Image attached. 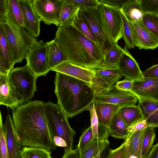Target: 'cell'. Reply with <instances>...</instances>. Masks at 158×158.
Listing matches in <instances>:
<instances>
[{"mask_svg":"<svg viewBox=\"0 0 158 158\" xmlns=\"http://www.w3.org/2000/svg\"><path fill=\"white\" fill-rule=\"evenodd\" d=\"M44 102L35 100L12 110V119L23 147L56 149L46 120Z\"/></svg>","mask_w":158,"mask_h":158,"instance_id":"6da1fadb","label":"cell"},{"mask_svg":"<svg viewBox=\"0 0 158 158\" xmlns=\"http://www.w3.org/2000/svg\"><path fill=\"white\" fill-rule=\"evenodd\" d=\"M54 40L69 61L91 70L101 67L106 51L82 34L73 24L59 26Z\"/></svg>","mask_w":158,"mask_h":158,"instance_id":"7a4b0ae2","label":"cell"},{"mask_svg":"<svg viewBox=\"0 0 158 158\" xmlns=\"http://www.w3.org/2000/svg\"><path fill=\"white\" fill-rule=\"evenodd\" d=\"M54 83L57 103L68 118L87 110L94 102L95 94L85 81L56 72Z\"/></svg>","mask_w":158,"mask_h":158,"instance_id":"3957f363","label":"cell"},{"mask_svg":"<svg viewBox=\"0 0 158 158\" xmlns=\"http://www.w3.org/2000/svg\"><path fill=\"white\" fill-rule=\"evenodd\" d=\"M44 109L50 134L52 138L59 136L67 144L66 148L73 149L76 131L70 126L68 117L60 105L49 101L44 103Z\"/></svg>","mask_w":158,"mask_h":158,"instance_id":"277c9868","label":"cell"},{"mask_svg":"<svg viewBox=\"0 0 158 158\" xmlns=\"http://www.w3.org/2000/svg\"><path fill=\"white\" fill-rule=\"evenodd\" d=\"M0 27L5 35L15 63L26 59L29 50L37 40L25 28L13 27L7 22L0 20Z\"/></svg>","mask_w":158,"mask_h":158,"instance_id":"5b68a950","label":"cell"},{"mask_svg":"<svg viewBox=\"0 0 158 158\" xmlns=\"http://www.w3.org/2000/svg\"><path fill=\"white\" fill-rule=\"evenodd\" d=\"M8 76L23 104L31 101L35 92L37 91L36 81L38 77L28 65L26 64L23 67L14 68Z\"/></svg>","mask_w":158,"mask_h":158,"instance_id":"8992f818","label":"cell"},{"mask_svg":"<svg viewBox=\"0 0 158 158\" xmlns=\"http://www.w3.org/2000/svg\"><path fill=\"white\" fill-rule=\"evenodd\" d=\"M102 28L112 44L123 37V23L120 10L100 3L95 10Z\"/></svg>","mask_w":158,"mask_h":158,"instance_id":"52a82bcc","label":"cell"},{"mask_svg":"<svg viewBox=\"0 0 158 158\" xmlns=\"http://www.w3.org/2000/svg\"><path fill=\"white\" fill-rule=\"evenodd\" d=\"M138 101L132 93L120 89L115 85L109 90L95 94L93 102L111 104L121 108L135 106Z\"/></svg>","mask_w":158,"mask_h":158,"instance_id":"ba28073f","label":"cell"},{"mask_svg":"<svg viewBox=\"0 0 158 158\" xmlns=\"http://www.w3.org/2000/svg\"><path fill=\"white\" fill-rule=\"evenodd\" d=\"M47 42L39 40L29 51L26 59L27 64L38 77L46 76L49 71L47 64Z\"/></svg>","mask_w":158,"mask_h":158,"instance_id":"9c48e42d","label":"cell"},{"mask_svg":"<svg viewBox=\"0 0 158 158\" xmlns=\"http://www.w3.org/2000/svg\"><path fill=\"white\" fill-rule=\"evenodd\" d=\"M63 0H33L32 4L41 21L59 27Z\"/></svg>","mask_w":158,"mask_h":158,"instance_id":"30bf717a","label":"cell"},{"mask_svg":"<svg viewBox=\"0 0 158 158\" xmlns=\"http://www.w3.org/2000/svg\"><path fill=\"white\" fill-rule=\"evenodd\" d=\"M94 70V77L90 85L95 94L111 89L122 76L118 69L99 68Z\"/></svg>","mask_w":158,"mask_h":158,"instance_id":"8fae6325","label":"cell"},{"mask_svg":"<svg viewBox=\"0 0 158 158\" xmlns=\"http://www.w3.org/2000/svg\"><path fill=\"white\" fill-rule=\"evenodd\" d=\"M95 10L80 9L78 17L87 24L94 36L106 52L113 44L109 40L103 31Z\"/></svg>","mask_w":158,"mask_h":158,"instance_id":"7c38bea8","label":"cell"},{"mask_svg":"<svg viewBox=\"0 0 158 158\" xmlns=\"http://www.w3.org/2000/svg\"><path fill=\"white\" fill-rule=\"evenodd\" d=\"M131 24L135 47L145 50H154L158 47V38L149 31L142 22Z\"/></svg>","mask_w":158,"mask_h":158,"instance_id":"4fadbf2b","label":"cell"},{"mask_svg":"<svg viewBox=\"0 0 158 158\" xmlns=\"http://www.w3.org/2000/svg\"><path fill=\"white\" fill-rule=\"evenodd\" d=\"M130 92L138 99L158 102V79L144 78L134 81Z\"/></svg>","mask_w":158,"mask_h":158,"instance_id":"5bb4252c","label":"cell"},{"mask_svg":"<svg viewBox=\"0 0 158 158\" xmlns=\"http://www.w3.org/2000/svg\"><path fill=\"white\" fill-rule=\"evenodd\" d=\"M124 50L118 66L121 74L125 78L133 81L143 79V72L140 69L139 64L125 46Z\"/></svg>","mask_w":158,"mask_h":158,"instance_id":"9a60e30c","label":"cell"},{"mask_svg":"<svg viewBox=\"0 0 158 158\" xmlns=\"http://www.w3.org/2000/svg\"><path fill=\"white\" fill-rule=\"evenodd\" d=\"M33 0H19L22 13L24 27L35 37L40 34V19L32 4Z\"/></svg>","mask_w":158,"mask_h":158,"instance_id":"2e32d148","label":"cell"},{"mask_svg":"<svg viewBox=\"0 0 158 158\" xmlns=\"http://www.w3.org/2000/svg\"><path fill=\"white\" fill-rule=\"evenodd\" d=\"M22 104L8 75L0 74V105L12 110Z\"/></svg>","mask_w":158,"mask_h":158,"instance_id":"e0dca14e","label":"cell"},{"mask_svg":"<svg viewBox=\"0 0 158 158\" xmlns=\"http://www.w3.org/2000/svg\"><path fill=\"white\" fill-rule=\"evenodd\" d=\"M4 124L8 158H21L20 153L22 145L12 118L9 113Z\"/></svg>","mask_w":158,"mask_h":158,"instance_id":"ac0fdd59","label":"cell"},{"mask_svg":"<svg viewBox=\"0 0 158 158\" xmlns=\"http://www.w3.org/2000/svg\"><path fill=\"white\" fill-rule=\"evenodd\" d=\"M51 70L69 75L90 84L95 75L94 70L74 64L69 61L63 62Z\"/></svg>","mask_w":158,"mask_h":158,"instance_id":"d6986e66","label":"cell"},{"mask_svg":"<svg viewBox=\"0 0 158 158\" xmlns=\"http://www.w3.org/2000/svg\"><path fill=\"white\" fill-rule=\"evenodd\" d=\"M138 101L143 120L149 127H158V102L144 99Z\"/></svg>","mask_w":158,"mask_h":158,"instance_id":"ffe728a7","label":"cell"},{"mask_svg":"<svg viewBox=\"0 0 158 158\" xmlns=\"http://www.w3.org/2000/svg\"><path fill=\"white\" fill-rule=\"evenodd\" d=\"M47 64L50 71L54 67L66 61L68 58L54 40L48 42Z\"/></svg>","mask_w":158,"mask_h":158,"instance_id":"44dd1931","label":"cell"},{"mask_svg":"<svg viewBox=\"0 0 158 158\" xmlns=\"http://www.w3.org/2000/svg\"><path fill=\"white\" fill-rule=\"evenodd\" d=\"M6 22L13 27H24L23 14L19 0H6Z\"/></svg>","mask_w":158,"mask_h":158,"instance_id":"7402d4cb","label":"cell"},{"mask_svg":"<svg viewBox=\"0 0 158 158\" xmlns=\"http://www.w3.org/2000/svg\"><path fill=\"white\" fill-rule=\"evenodd\" d=\"M131 23L142 22L145 13L141 5V0H129L121 10Z\"/></svg>","mask_w":158,"mask_h":158,"instance_id":"603a6c76","label":"cell"},{"mask_svg":"<svg viewBox=\"0 0 158 158\" xmlns=\"http://www.w3.org/2000/svg\"><path fill=\"white\" fill-rule=\"evenodd\" d=\"M99 124L108 128L110 121L119 108L114 104L94 102Z\"/></svg>","mask_w":158,"mask_h":158,"instance_id":"cb8c5ba5","label":"cell"},{"mask_svg":"<svg viewBox=\"0 0 158 158\" xmlns=\"http://www.w3.org/2000/svg\"><path fill=\"white\" fill-rule=\"evenodd\" d=\"M119 110L113 117L108 129L110 136L116 139H124L129 133V127L122 119Z\"/></svg>","mask_w":158,"mask_h":158,"instance_id":"d4e9b609","label":"cell"},{"mask_svg":"<svg viewBox=\"0 0 158 158\" xmlns=\"http://www.w3.org/2000/svg\"><path fill=\"white\" fill-rule=\"evenodd\" d=\"M124 48L118 43L113 44L105 54L104 60L101 68L118 69L119 62L124 52Z\"/></svg>","mask_w":158,"mask_h":158,"instance_id":"484cf974","label":"cell"},{"mask_svg":"<svg viewBox=\"0 0 158 158\" xmlns=\"http://www.w3.org/2000/svg\"><path fill=\"white\" fill-rule=\"evenodd\" d=\"M144 130L133 133L129 132L124 139L125 148L131 155L141 158Z\"/></svg>","mask_w":158,"mask_h":158,"instance_id":"4316f807","label":"cell"},{"mask_svg":"<svg viewBox=\"0 0 158 158\" xmlns=\"http://www.w3.org/2000/svg\"><path fill=\"white\" fill-rule=\"evenodd\" d=\"M80 9L70 0H63L59 26L66 24H73L78 16Z\"/></svg>","mask_w":158,"mask_h":158,"instance_id":"83f0119b","label":"cell"},{"mask_svg":"<svg viewBox=\"0 0 158 158\" xmlns=\"http://www.w3.org/2000/svg\"><path fill=\"white\" fill-rule=\"evenodd\" d=\"M89 111L91 118V126L94 139L98 140L108 139L109 132L107 127L99 124L98 118L93 102L87 109Z\"/></svg>","mask_w":158,"mask_h":158,"instance_id":"f1b7e54d","label":"cell"},{"mask_svg":"<svg viewBox=\"0 0 158 158\" xmlns=\"http://www.w3.org/2000/svg\"><path fill=\"white\" fill-rule=\"evenodd\" d=\"M0 59L2 61L7 74L14 68L15 64L4 32L0 27Z\"/></svg>","mask_w":158,"mask_h":158,"instance_id":"f546056e","label":"cell"},{"mask_svg":"<svg viewBox=\"0 0 158 158\" xmlns=\"http://www.w3.org/2000/svg\"><path fill=\"white\" fill-rule=\"evenodd\" d=\"M109 145L108 139H94L85 150L80 153V158H97Z\"/></svg>","mask_w":158,"mask_h":158,"instance_id":"4dcf8cb0","label":"cell"},{"mask_svg":"<svg viewBox=\"0 0 158 158\" xmlns=\"http://www.w3.org/2000/svg\"><path fill=\"white\" fill-rule=\"evenodd\" d=\"M119 111L122 119L129 127L143 120L138 105L121 108Z\"/></svg>","mask_w":158,"mask_h":158,"instance_id":"1f68e13d","label":"cell"},{"mask_svg":"<svg viewBox=\"0 0 158 158\" xmlns=\"http://www.w3.org/2000/svg\"><path fill=\"white\" fill-rule=\"evenodd\" d=\"M52 150L34 147H24L20 155L21 158H52Z\"/></svg>","mask_w":158,"mask_h":158,"instance_id":"d6a6232c","label":"cell"},{"mask_svg":"<svg viewBox=\"0 0 158 158\" xmlns=\"http://www.w3.org/2000/svg\"><path fill=\"white\" fill-rule=\"evenodd\" d=\"M156 139L154 127H148L144 130L142 140L141 158H146L148 156Z\"/></svg>","mask_w":158,"mask_h":158,"instance_id":"836d02e7","label":"cell"},{"mask_svg":"<svg viewBox=\"0 0 158 158\" xmlns=\"http://www.w3.org/2000/svg\"><path fill=\"white\" fill-rule=\"evenodd\" d=\"M123 23L122 38L125 42V46L129 49L135 48L131 23L127 19L123 11L120 10Z\"/></svg>","mask_w":158,"mask_h":158,"instance_id":"e575fe53","label":"cell"},{"mask_svg":"<svg viewBox=\"0 0 158 158\" xmlns=\"http://www.w3.org/2000/svg\"><path fill=\"white\" fill-rule=\"evenodd\" d=\"M73 24L77 29L87 37L102 46L99 41L93 34L88 26L78 16L75 19Z\"/></svg>","mask_w":158,"mask_h":158,"instance_id":"d590c367","label":"cell"},{"mask_svg":"<svg viewBox=\"0 0 158 158\" xmlns=\"http://www.w3.org/2000/svg\"><path fill=\"white\" fill-rule=\"evenodd\" d=\"M142 23L149 31L158 38V17L145 14Z\"/></svg>","mask_w":158,"mask_h":158,"instance_id":"8d00e7d4","label":"cell"},{"mask_svg":"<svg viewBox=\"0 0 158 158\" xmlns=\"http://www.w3.org/2000/svg\"><path fill=\"white\" fill-rule=\"evenodd\" d=\"M93 139L91 127L90 126L82 133L80 137L77 147L79 149L80 153L85 150Z\"/></svg>","mask_w":158,"mask_h":158,"instance_id":"74e56055","label":"cell"},{"mask_svg":"<svg viewBox=\"0 0 158 158\" xmlns=\"http://www.w3.org/2000/svg\"><path fill=\"white\" fill-rule=\"evenodd\" d=\"M141 5L145 14L158 17V0H141Z\"/></svg>","mask_w":158,"mask_h":158,"instance_id":"f35d334b","label":"cell"},{"mask_svg":"<svg viewBox=\"0 0 158 158\" xmlns=\"http://www.w3.org/2000/svg\"><path fill=\"white\" fill-rule=\"evenodd\" d=\"M0 120V158H8L5 126L2 123L1 112Z\"/></svg>","mask_w":158,"mask_h":158,"instance_id":"ab89813d","label":"cell"},{"mask_svg":"<svg viewBox=\"0 0 158 158\" xmlns=\"http://www.w3.org/2000/svg\"><path fill=\"white\" fill-rule=\"evenodd\" d=\"M80 9L85 10H95L100 3L98 0H70Z\"/></svg>","mask_w":158,"mask_h":158,"instance_id":"60d3db41","label":"cell"},{"mask_svg":"<svg viewBox=\"0 0 158 158\" xmlns=\"http://www.w3.org/2000/svg\"><path fill=\"white\" fill-rule=\"evenodd\" d=\"M125 145L124 142L119 147L110 149L106 158H125Z\"/></svg>","mask_w":158,"mask_h":158,"instance_id":"b9f144b4","label":"cell"},{"mask_svg":"<svg viewBox=\"0 0 158 158\" xmlns=\"http://www.w3.org/2000/svg\"><path fill=\"white\" fill-rule=\"evenodd\" d=\"M101 4L121 10L129 0H98Z\"/></svg>","mask_w":158,"mask_h":158,"instance_id":"7bdbcfd3","label":"cell"},{"mask_svg":"<svg viewBox=\"0 0 158 158\" xmlns=\"http://www.w3.org/2000/svg\"><path fill=\"white\" fill-rule=\"evenodd\" d=\"M143 75L144 78L158 79V64L145 70Z\"/></svg>","mask_w":158,"mask_h":158,"instance_id":"ee69618b","label":"cell"},{"mask_svg":"<svg viewBox=\"0 0 158 158\" xmlns=\"http://www.w3.org/2000/svg\"><path fill=\"white\" fill-rule=\"evenodd\" d=\"M133 81L132 80L125 78L122 81H118L115 86L120 89L130 91L132 89Z\"/></svg>","mask_w":158,"mask_h":158,"instance_id":"f6af8a7d","label":"cell"},{"mask_svg":"<svg viewBox=\"0 0 158 158\" xmlns=\"http://www.w3.org/2000/svg\"><path fill=\"white\" fill-rule=\"evenodd\" d=\"M148 127H149L147 125L146 121L143 120L129 127L128 130L129 132L133 133L136 131L144 130Z\"/></svg>","mask_w":158,"mask_h":158,"instance_id":"bcb514c9","label":"cell"},{"mask_svg":"<svg viewBox=\"0 0 158 158\" xmlns=\"http://www.w3.org/2000/svg\"><path fill=\"white\" fill-rule=\"evenodd\" d=\"M64 152L61 158H80V152L78 147L74 149L64 148Z\"/></svg>","mask_w":158,"mask_h":158,"instance_id":"7dc6e473","label":"cell"},{"mask_svg":"<svg viewBox=\"0 0 158 158\" xmlns=\"http://www.w3.org/2000/svg\"><path fill=\"white\" fill-rule=\"evenodd\" d=\"M7 10L6 0H0V20L6 22Z\"/></svg>","mask_w":158,"mask_h":158,"instance_id":"c3c4849f","label":"cell"},{"mask_svg":"<svg viewBox=\"0 0 158 158\" xmlns=\"http://www.w3.org/2000/svg\"><path fill=\"white\" fill-rule=\"evenodd\" d=\"M146 158H158V143L152 146L149 154Z\"/></svg>","mask_w":158,"mask_h":158,"instance_id":"681fc988","label":"cell"},{"mask_svg":"<svg viewBox=\"0 0 158 158\" xmlns=\"http://www.w3.org/2000/svg\"><path fill=\"white\" fill-rule=\"evenodd\" d=\"M55 144L57 146L66 148L67 144L64 140L59 136H55L52 138Z\"/></svg>","mask_w":158,"mask_h":158,"instance_id":"f907efd6","label":"cell"},{"mask_svg":"<svg viewBox=\"0 0 158 158\" xmlns=\"http://www.w3.org/2000/svg\"><path fill=\"white\" fill-rule=\"evenodd\" d=\"M97 158H102L101 156V155L99 156Z\"/></svg>","mask_w":158,"mask_h":158,"instance_id":"816d5d0a","label":"cell"},{"mask_svg":"<svg viewBox=\"0 0 158 158\" xmlns=\"http://www.w3.org/2000/svg\"><path fill=\"white\" fill-rule=\"evenodd\" d=\"M157 60H158V58H157Z\"/></svg>","mask_w":158,"mask_h":158,"instance_id":"f5cc1de1","label":"cell"}]
</instances>
